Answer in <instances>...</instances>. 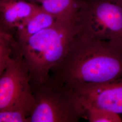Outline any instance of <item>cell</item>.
Listing matches in <instances>:
<instances>
[{
  "instance_id": "cell-1",
  "label": "cell",
  "mask_w": 122,
  "mask_h": 122,
  "mask_svg": "<svg viewBox=\"0 0 122 122\" xmlns=\"http://www.w3.org/2000/svg\"><path fill=\"white\" fill-rule=\"evenodd\" d=\"M54 82L72 89L122 79V43L77 33L60 64L52 70Z\"/></svg>"
},
{
  "instance_id": "cell-2",
  "label": "cell",
  "mask_w": 122,
  "mask_h": 122,
  "mask_svg": "<svg viewBox=\"0 0 122 122\" xmlns=\"http://www.w3.org/2000/svg\"><path fill=\"white\" fill-rule=\"evenodd\" d=\"M75 17L57 18L52 25L27 39L16 40L29 72L31 86L48 82L51 71L65 56L77 33Z\"/></svg>"
},
{
  "instance_id": "cell-3",
  "label": "cell",
  "mask_w": 122,
  "mask_h": 122,
  "mask_svg": "<svg viewBox=\"0 0 122 122\" xmlns=\"http://www.w3.org/2000/svg\"><path fill=\"white\" fill-rule=\"evenodd\" d=\"M35 106L29 122H77L86 112L74 92L50 80L32 86Z\"/></svg>"
},
{
  "instance_id": "cell-4",
  "label": "cell",
  "mask_w": 122,
  "mask_h": 122,
  "mask_svg": "<svg viewBox=\"0 0 122 122\" xmlns=\"http://www.w3.org/2000/svg\"><path fill=\"white\" fill-rule=\"evenodd\" d=\"M75 22L78 33L122 43V6L113 0H82Z\"/></svg>"
},
{
  "instance_id": "cell-5",
  "label": "cell",
  "mask_w": 122,
  "mask_h": 122,
  "mask_svg": "<svg viewBox=\"0 0 122 122\" xmlns=\"http://www.w3.org/2000/svg\"><path fill=\"white\" fill-rule=\"evenodd\" d=\"M35 106L30 75L18 48L0 76V109L20 108L31 113Z\"/></svg>"
},
{
  "instance_id": "cell-6",
  "label": "cell",
  "mask_w": 122,
  "mask_h": 122,
  "mask_svg": "<svg viewBox=\"0 0 122 122\" xmlns=\"http://www.w3.org/2000/svg\"><path fill=\"white\" fill-rule=\"evenodd\" d=\"M71 89L84 110L94 107L119 114L122 113V79L109 82L84 85Z\"/></svg>"
},
{
  "instance_id": "cell-7",
  "label": "cell",
  "mask_w": 122,
  "mask_h": 122,
  "mask_svg": "<svg viewBox=\"0 0 122 122\" xmlns=\"http://www.w3.org/2000/svg\"><path fill=\"white\" fill-rule=\"evenodd\" d=\"M40 8L39 4L24 0H0V29L14 36L18 29Z\"/></svg>"
},
{
  "instance_id": "cell-8",
  "label": "cell",
  "mask_w": 122,
  "mask_h": 122,
  "mask_svg": "<svg viewBox=\"0 0 122 122\" xmlns=\"http://www.w3.org/2000/svg\"><path fill=\"white\" fill-rule=\"evenodd\" d=\"M56 20V18L46 12L41 7L18 29L14 37L17 41L27 39L52 25Z\"/></svg>"
},
{
  "instance_id": "cell-9",
  "label": "cell",
  "mask_w": 122,
  "mask_h": 122,
  "mask_svg": "<svg viewBox=\"0 0 122 122\" xmlns=\"http://www.w3.org/2000/svg\"><path fill=\"white\" fill-rule=\"evenodd\" d=\"M82 0H42V9L56 18L72 17L76 15Z\"/></svg>"
},
{
  "instance_id": "cell-10",
  "label": "cell",
  "mask_w": 122,
  "mask_h": 122,
  "mask_svg": "<svg viewBox=\"0 0 122 122\" xmlns=\"http://www.w3.org/2000/svg\"><path fill=\"white\" fill-rule=\"evenodd\" d=\"M18 52L14 36L0 29V76Z\"/></svg>"
},
{
  "instance_id": "cell-11",
  "label": "cell",
  "mask_w": 122,
  "mask_h": 122,
  "mask_svg": "<svg viewBox=\"0 0 122 122\" xmlns=\"http://www.w3.org/2000/svg\"><path fill=\"white\" fill-rule=\"evenodd\" d=\"M86 116L90 122H122L119 114L107 109L91 107L85 109Z\"/></svg>"
},
{
  "instance_id": "cell-12",
  "label": "cell",
  "mask_w": 122,
  "mask_h": 122,
  "mask_svg": "<svg viewBox=\"0 0 122 122\" xmlns=\"http://www.w3.org/2000/svg\"><path fill=\"white\" fill-rule=\"evenodd\" d=\"M31 113L20 108L0 109V122H29Z\"/></svg>"
},
{
  "instance_id": "cell-13",
  "label": "cell",
  "mask_w": 122,
  "mask_h": 122,
  "mask_svg": "<svg viewBox=\"0 0 122 122\" xmlns=\"http://www.w3.org/2000/svg\"><path fill=\"white\" fill-rule=\"evenodd\" d=\"M25 0L27 1L30 2H31V3L39 4L42 0Z\"/></svg>"
},
{
  "instance_id": "cell-14",
  "label": "cell",
  "mask_w": 122,
  "mask_h": 122,
  "mask_svg": "<svg viewBox=\"0 0 122 122\" xmlns=\"http://www.w3.org/2000/svg\"><path fill=\"white\" fill-rule=\"evenodd\" d=\"M113 0L122 6V0Z\"/></svg>"
}]
</instances>
